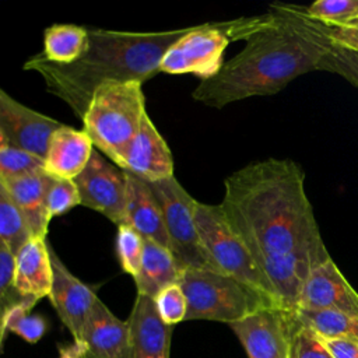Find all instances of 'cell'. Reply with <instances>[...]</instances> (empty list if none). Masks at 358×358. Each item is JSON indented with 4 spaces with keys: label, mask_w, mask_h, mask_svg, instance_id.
Instances as JSON below:
<instances>
[{
    "label": "cell",
    "mask_w": 358,
    "mask_h": 358,
    "mask_svg": "<svg viewBox=\"0 0 358 358\" xmlns=\"http://www.w3.org/2000/svg\"><path fill=\"white\" fill-rule=\"evenodd\" d=\"M220 206L263 273L285 259L316 264L330 259L305 192L303 169L292 159L268 158L235 171L224 182Z\"/></svg>",
    "instance_id": "1"
},
{
    "label": "cell",
    "mask_w": 358,
    "mask_h": 358,
    "mask_svg": "<svg viewBox=\"0 0 358 358\" xmlns=\"http://www.w3.org/2000/svg\"><path fill=\"white\" fill-rule=\"evenodd\" d=\"M250 17L245 48L211 78L200 81L192 96L211 108H224L252 96L280 92L298 76L317 70L330 45L323 27L302 7L274 4Z\"/></svg>",
    "instance_id": "2"
},
{
    "label": "cell",
    "mask_w": 358,
    "mask_h": 358,
    "mask_svg": "<svg viewBox=\"0 0 358 358\" xmlns=\"http://www.w3.org/2000/svg\"><path fill=\"white\" fill-rule=\"evenodd\" d=\"M186 31L187 28L162 32L88 29V46L78 60L69 64L53 63L38 53L24 63V70L38 73L46 91L83 119L94 92L102 84L144 83L158 74L165 52Z\"/></svg>",
    "instance_id": "3"
},
{
    "label": "cell",
    "mask_w": 358,
    "mask_h": 358,
    "mask_svg": "<svg viewBox=\"0 0 358 358\" xmlns=\"http://www.w3.org/2000/svg\"><path fill=\"white\" fill-rule=\"evenodd\" d=\"M145 113L143 83H106L94 92L81 119L83 130L92 144L119 166Z\"/></svg>",
    "instance_id": "4"
},
{
    "label": "cell",
    "mask_w": 358,
    "mask_h": 358,
    "mask_svg": "<svg viewBox=\"0 0 358 358\" xmlns=\"http://www.w3.org/2000/svg\"><path fill=\"white\" fill-rule=\"evenodd\" d=\"M178 284L187 301L185 320L231 324L264 306H271L259 292L221 271L185 268Z\"/></svg>",
    "instance_id": "5"
},
{
    "label": "cell",
    "mask_w": 358,
    "mask_h": 358,
    "mask_svg": "<svg viewBox=\"0 0 358 358\" xmlns=\"http://www.w3.org/2000/svg\"><path fill=\"white\" fill-rule=\"evenodd\" d=\"M196 228L215 267L259 292L271 306H280L277 295L252 253L228 224L220 204L196 203Z\"/></svg>",
    "instance_id": "6"
},
{
    "label": "cell",
    "mask_w": 358,
    "mask_h": 358,
    "mask_svg": "<svg viewBox=\"0 0 358 358\" xmlns=\"http://www.w3.org/2000/svg\"><path fill=\"white\" fill-rule=\"evenodd\" d=\"M157 197L165 222L169 249L185 268H201L220 271L207 255L197 228L194 210L196 203L187 190L173 176L158 182H145Z\"/></svg>",
    "instance_id": "7"
},
{
    "label": "cell",
    "mask_w": 358,
    "mask_h": 358,
    "mask_svg": "<svg viewBox=\"0 0 358 358\" xmlns=\"http://www.w3.org/2000/svg\"><path fill=\"white\" fill-rule=\"evenodd\" d=\"M231 39L222 22H207L189 27L187 31L165 52L159 71L168 74H194L208 80L224 64V52Z\"/></svg>",
    "instance_id": "8"
},
{
    "label": "cell",
    "mask_w": 358,
    "mask_h": 358,
    "mask_svg": "<svg viewBox=\"0 0 358 358\" xmlns=\"http://www.w3.org/2000/svg\"><path fill=\"white\" fill-rule=\"evenodd\" d=\"M298 317L295 310L264 306L231 323L249 358H291Z\"/></svg>",
    "instance_id": "9"
},
{
    "label": "cell",
    "mask_w": 358,
    "mask_h": 358,
    "mask_svg": "<svg viewBox=\"0 0 358 358\" xmlns=\"http://www.w3.org/2000/svg\"><path fill=\"white\" fill-rule=\"evenodd\" d=\"M80 193V204L98 211L116 227L126 224V172L92 151L83 172L73 179Z\"/></svg>",
    "instance_id": "10"
},
{
    "label": "cell",
    "mask_w": 358,
    "mask_h": 358,
    "mask_svg": "<svg viewBox=\"0 0 358 358\" xmlns=\"http://www.w3.org/2000/svg\"><path fill=\"white\" fill-rule=\"evenodd\" d=\"M62 124L22 105L0 88V129L10 147L43 159L50 136Z\"/></svg>",
    "instance_id": "11"
},
{
    "label": "cell",
    "mask_w": 358,
    "mask_h": 358,
    "mask_svg": "<svg viewBox=\"0 0 358 358\" xmlns=\"http://www.w3.org/2000/svg\"><path fill=\"white\" fill-rule=\"evenodd\" d=\"M296 309L333 310L358 316V292L330 257L310 271Z\"/></svg>",
    "instance_id": "12"
},
{
    "label": "cell",
    "mask_w": 358,
    "mask_h": 358,
    "mask_svg": "<svg viewBox=\"0 0 358 358\" xmlns=\"http://www.w3.org/2000/svg\"><path fill=\"white\" fill-rule=\"evenodd\" d=\"M49 252L53 267V282L49 299L59 319L71 333L73 340H77L98 296L91 287L66 267L50 245Z\"/></svg>",
    "instance_id": "13"
},
{
    "label": "cell",
    "mask_w": 358,
    "mask_h": 358,
    "mask_svg": "<svg viewBox=\"0 0 358 358\" xmlns=\"http://www.w3.org/2000/svg\"><path fill=\"white\" fill-rule=\"evenodd\" d=\"M119 168L144 182H158L175 175L172 152L148 113L127 145Z\"/></svg>",
    "instance_id": "14"
},
{
    "label": "cell",
    "mask_w": 358,
    "mask_h": 358,
    "mask_svg": "<svg viewBox=\"0 0 358 358\" xmlns=\"http://www.w3.org/2000/svg\"><path fill=\"white\" fill-rule=\"evenodd\" d=\"M77 341L84 358H130L127 320H120L98 298Z\"/></svg>",
    "instance_id": "15"
},
{
    "label": "cell",
    "mask_w": 358,
    "mask_h": 358,
    "mask_svg": "<svg viewBox=\"0 0 358 358\" xmlns=\"http://www.w3.org/2000/svg\"><path fill=\"white\" fill-rule=\"evenodd\" d=\"M127 323L130 358H169L173 326L159 317L152 298L137 294Z\"/></svg>",
    "instance_id": "16"
},
{
    "label": "cell",
    "mask_w": 358,
    "mask_h": 358,
    "mask_svg": "<svg viewBox=\"0 0 358 358\" xmlns=\"http://www.w3.org/2000/svg\"><path fill=\"white\" fill-rule=\"evenodd\" d=\"M52 179L53 176L43 166L32 172L0 179V186L15 203L25 218L31 236L35 238L46 239L48 235L52 218L46 208V193Z\"/></svg>",
    "instance_id": "17"
},
{
    "label": "cell",
    "mask_w": 358,
    "mask_h": 358,
    "mask_svg": "<svg viewBox=\"0 0 358 358\" xmlns=\"http://www.w3.org/2000/svg\"><path fill=\"white\" fill-rule=\"evenodd\" d=\"M52 282L53 267L49 245L45 238L31 236L14 255V289L24 299L36 303L49 296Z\"/></svg>",
    "instance_id": "18"
},
{
    "label": "cell",
    "mask_w": 358,
    "mask_h": 358,
    "mask_svg": "<svg viewBox=\"0 0 358 358\" xmlns=\"http://www.w3.org/2000/svg\"><path fill=\"white\" fill-rule=\"evenodd\" d=\"M94 144L84 130L62 124L49 138L43 169L53 178L76 179L88 164Z\"/></svg>",
    "instance_id": "19"
},
{
    "label": "cell",
    "mask_w": 358,
    "mask_h": 358,
    "mask_svg": "<svg viewBox=\"0 0 358 358\" xmlns=\"http://www.w3.org/2000/svg\"><path fill=\"white\" fill-rule=\"evenodd\" d=\"M126 224L143 238L169 248L164 215L157 197L144 180L129 172H126Z\"/></svg>",
    "instance_id": "20"
},
{
    "label": "cell",
    "mask_w": 358,
    "mask_h": 358,
    "mask_svg": "<svg viewBox=\"0 0 358 358\" xmlns=\"http://www.w3.org/2000/svg\"><path fill=\"white\" fill-rule=\"evenodd\" d=\"M182 270L169 248L144 238L143 260L134 277L137 294L154 299L162 288L178 282Z\"/></svg>",
    "instance_id": "21"
},
{
    "label": "cell",
    "mask_w": 358,
    "mask_h": 358,
    "mask_svg": "<svg viewBox=\"0 0 358 358\" xmlns=\"http://www.w3.org/2000/svg\"><path fill=\"white\" fill-rule=\"evenodd\" d=\"M88 46V29L73 24H55L43 32L42 55L53 62L69 64L78 60Z\"/></svg>",
    "instance_id": "22"
},
{
    "label": "cell",
    "mask_w": 358,
    "mask_h": 358,
    "mask_svg": "<svg viewBox=\"0 0 358 358\" xmlns=\"http://www.w3.org/2000/svg\"><path fill=\"white\" fill-rule=\"evenodd\" d=\"M298 319L322 337H345L358 340V316L333 310L296 309Z\"/></svg>",
    "instance_id": "23"
},
{
    "label": "cell",
    "mask_w": 358,
    "mask_h": 358,
    "mask_svg": "<svg viewBox=\"0 0 358 358\" xmlns=\"http://www.w3.org/2000/svg\"><path fill=\"white\" fill-rule=\"evenodd\" d=\"M31 238V232L21 211L0 186V242L13 255Z\"/></svg>",
    "instance_id": "24"
},
{
    "label": "cell",
    "mask_w": 358,
    "mask_h": 358,
    "mask_svg": "<svg viewBox=\"0 0 358 358\" xmlns=\"http://www.w3.org/2000/svg\"><path fill=\"white\" fill-rule=\"evenodd\" d=\"M35 305L22 302L13 306L4 316L6 330L17 334L29 344L38 343L48 330V323L43 316L32 313Z\"/></svg>",
    "instance_id": "25"
},
{
    "label": "cell",
    "mask_w": 358,
    "mask_h": 358,
    "mask_svg": "<svg viewBox=\"0 0 358 358\" xmlns=\"http://www.w3.org/2000/svg\"><path fill=\"white\" fill-rule=\"evenodd\" d=\"M302 11L322 25L338 27L358 15V0H317Z\"/></svg>",
    "instance_id": "26"
},
{
    "label": "cell",
    "mask_w": 358,
    "mask_h": 358,
    "mask_svg": "<svg viewBox=\"0 0 358 358\" xmlns=\"http://www.w3.org/2000/svg\"><path fill=\"white\" fill-rule=\"evenodd\" d=\"M116 253L122 270L134 278L138 274L143 260L144 238L129 224L117 227Z\"/></svg>",
    "instance_id": "27"
},
{
    "label": "cell",
    "mask_w": 358,
    "mask_h": 358,
    "mask_svg": "<svg viewBox=\"0 0 358 358\" xmlns=\"http://www.w3.org/2000/svg\"><path fill=\"white\" fill-rule=\"evenodd\" d=\"M317 70L336 73L358 87V52L330 41L327 50L317 64Z\"/></svg>",
    "instance_id": "28"
},
{
    "label": "cell",
    "mask_w": 358,
    "mask_h": 358,
    "mask_svg": "<svg viewBox=\"0 0 358 358\" xmlns=\"http://www.w3.org/2000/svg\"><path fill=\"white\" fill-rule=\"evenodd\" d=\"M80 203V193L73 179H52L46 193V208L50 218L66 214Z\"/></svg>",
    "instance_id": "29"
},
{
    "label": "cell",
    "mask_w": 358,
    "mask_h": 358,
    "mask_svg": "<svg viewBox=\"0 0 358 358\" xmlns=\"http://www.w3.org/2000/svg\"><path fill=\"white\" fill-rule=\"evenodd\" d=\"M159 317L169 326L185 320L187 313V301L180 285L171 284L162 288L154 298Z\"/></svg>",
    "instance_id": "30"
},
{
    "label": "cell",
    "mask_w": 358,
    "mask_h": 358,
    "mask_svg": "<svg viewBox=\"0 0 358 358\" xmlns=\"http://www.w3.org/2000/svg\"><path fill=\"white\" fill-rule=\"evenodd\" d=\"M13 271H14V255L10 252L7 246H4L0 242V310L3 312L4 316L13 306L22 302H29L24 299L14 289Z\"/></svg>",
    "instance_id": "31"
},
{
    "label": "cell",
    "mask_w": 358,
    "mask_h": 358,
    "mask_svg": "<svg viewBox=\"0 0 358 358\" xmlns=\"http://www.w3.org/2000/svg\"><path fill=\"white\" fill-rule=\"evenodd\" d=\"M43 166V159L13 148L0 147V179L36 171Z\"/></svg>",
    "instance_id": "32"
},
{
    "label": "cell",
    "mask_w": 358,
    "mask_h": 358,
    "mask_svg": "<svg viewBox=\"0 0 358 358\" xmlns=\"http://www.w3.org/2000/svg\"><path fill=\"white\" fill-rule=\"evenodd\" d=\"M298 317V316H296ZM291 358H333L317 334L298 319L291 345Z\"/></svg>",
    "instance_id": "33"
},
{
    "label": "cell",
    "mask_w": 358,
    "mask_h": 358,
    "mask_svg": "<svg viewBox=\"0 0 358 358\" xmlns=\"http://www.w3.org/2000/svg\"><path fill=\"white\" fill-rule=\"evenodd\" d=\"M317 337L333 358H358V340L345 337Z\"/></svg>",
    "instance_id": "34"
},
{
    "label": "cell",
    "mask_w": 358,
    "mask_h": 358,
    "mask_svg": "<svg viewBox=\"0 0 358 358\" xmlns=\"http://www.w3.org/2000/svg\"><path fill=\"white\" fill-rule=\"evenodd\" d=\"M322 27H323V31H324L326 36L333 43L340 45V46H345V48H351V49L358 52V34L348 32V31H344V29H340V28L326 27V25H322Z\"/></svg>",
    "instance_id": "35"
},
{
    "label": "cell",
    "mask_w": 358,
    "mask_h": 358,
    "mask_svg": "<svg viewBox=\"0 0 358 358\" xmlns=\"http://www.w3.org/2000/svg\"><path fill=\"white\" fill-rule=\"evenodd\" d=\"M57 358H84V351L77 341H73L67 345H59Z\"/></svg>",
    "instance_id": "36"
},
{
    "label": "cell",
    "mask_w": 358,
    "mask_h": 358,
    "mask_svg": "<svg viewBox=\"0 0 358 358\" xmlns=\"http://www.w3.org/2000/svg\"><path fill=\"white\" fill-rule=\"evenodd\" d=\"M333 28H340V29H344V31H348V32H354V34H358V15L351 18L350 21L338 25V27H333Z\"/></svg>",
    "instance_id": "37"
},
{
    "label": "cell",
    "mask_w": 358,
    "mask_h": 358,
    "mask_svg": "<svg viewBox=\"0 0 358 358\" xmlns=\"http://www.w3.org/2000/svg\"><path fill=\"white\" fill-rule=\"evenodd\" d=\"M6 333H7V330H6V326H4V315L0 310V352H1V347H3Z\"/></svg>",
    "instance_id": "38"
},
{
    "label": "cell",
    "mask_w": 358,
    "mask_h": 358,
    "mask_svg": "<svg viewBox=\"0 0 358 358\" xmlns=\"http://www.w3.org/2000/svg\"><path fill=\"white\" fill-rule=\"evenodd\" d=\"M0 147H10L4 134H3V131H1V129H0Z\"/></svg>",
    "instance_id": "39"
}]
</instances>
